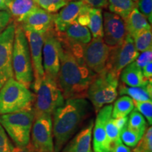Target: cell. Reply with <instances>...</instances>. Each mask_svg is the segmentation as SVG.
Returning <instances> with one entry per match:
<instances>
[{
    "label": "cell",
    "mask_w": 152,
    "mask_h": 152,
    "mask_svg": "<svg viewBox=\"0 0 152 152\" xmlns=\"http://www.w3.org/2000/svg\"><path fill=\"white\" fill-rule=\"evenodd\" d=\"M95 75L96 73L87 67L84 61L62 47L57 82L66 100L86 99L87 90Z\"/></svg>",
    "instance_id": "cell-1"
},
{
    "label": "cell",
    "mask_w": 152,
    "mask_h": 152,
    "mask_svg": "<svg viewBox=\"0 0 152 152\" xmlns=\"http://www.w3.org/2000/svg\"><path fill=\"white\" fill-rule=\"evenodd\" d=\"M91 111L86 99H68L52 115L54 152H60L73 137Z\"/></svg>",
    "instance_id": "cell-2"
},
{
    "label": "cell",
    "mask_w": 152,
    "mask_h": 152,
    "mask_svg": "<svg viewBox=\"0 0 152 152\" xmlns=\"http://www.w3.org/2000/svg\"><path fill=\"white\" fill-rule=\"evenodd\" d=\"M12 67L14 78L30 89L34 82L31 56L24 30L18 24L16 26L13 47Z\"/></svg>",
    "instance_id": "cell-3"
},
{
    "label": "cell",
    "mask_w": 152,
    "mask_h": 152,
    "mask_svg": "<svg viewBox=\"0 0 152 152\" xmlns=\"http://www.w3.org/2000/svg\"><path fill=\"white\" fill-rule=\"evenodd\" d=\"M35 94L14 77L0 88V115L33 109Z\"/></svg>",
    "instance_id": "cell-4"
},
{
    "label": "cell",
    "mask_w": 152,
    "mask_h": 152,
    "mask_svg": "<svg viewBox=\"0 0 152 152\" xmlns=\"http://www.w3.org/2000/svg\"><path fill=\"white\" fill-rule=\"evenodd\" d=\"M119 77L106 68L96 73L87 90V96L96 113L115 102L118 96Z\"/></svg>",
    "instance_id": "cell-5"
},
{
    "label": "cell",
    "mask_w": 152,
    "mask_h": 152,
    "mask_svg": "<svg viewBox=\"0 0 152 152\" xmlns=\"http://www.w3.org/2000/svg\"><path fill=\"white\" fill-rule=\"evenodd\" d=\"M35 120L33 109L0 115V125L16 147L30 144V133Z\"/></svg>",
    "instance_id": "cell-6"
},
{
    "label": "cell",
    "mask_w": 152,
    "mask_h": 152,
    "mask_svg": "<svg viewBox=\"0 0 152 152\" xmlns=\"http://www.w3.org/2000/svg\"><path fill=\"white\" fill-rule=\"evenodd\" d=\"M35 91L36 94L33 104L35 118L44 115L52 116L54 111L65 102L58 82L46 74Z\"/></svg>",
    "instance_id": "cell-7"
},
{
    "label": "cell",
    "mask_w": 152,
    "mask_h": 152,
    "mask_svg": "<svg viewBox=\"0 0 152 152\" xmlns=\"http://www.w3.org/2000/svg\"><path fill=\"white\" fill-rule=\"evenodd\" d=\"M140 52L134 46L133 38L127 34L121 45L111 47L105 68L120 77L122 70L134 61Z\"/></svg>",
    "instance_id": "cell-8"
},
{
    "label": "cell",
    "mask_w": 152,
    "mask_h": 152,
    "mask_svg": "<svg viewBox=\"0 0 152 152\" xmlns=\"http://www.w3.org/2000/svg\"><path fill=\"white\" fill-rule=\"evenodd\" d=\"M30 146L35 152H54L52 118L40 115L35 118L32 127Z\"/></svg>",
    "instance_id": "cell-9"
},
{
    "label": "cell",
    "mask_w": 152,
    "mask_h": 152,
    "mask_svg": "<svg viewBox=\"0 0 152 152\" xmlns=\"http://www.w3.org/2000/svg\"><path fill=\"white\" fill-rule=\"evenodd\" d=\"M62 47L54 29L44 34L42 63L45 74L57 81Z\"/></svg>",
    "instance_id": "cell-10"
},
{
    "label": "cell",
    "mask_w": 152,
    "mask_h": 152,
    "mask_svg": "<svg viewBox=\"0 0 152 152\" xmlns=\"http://www.w3.org/2000/svg\"><path fill=\"white\" fill-rule=\"evenodd\" d=\"M16 26L11 21L0 34V88L14 77L12 55Z\"/></svg>",
    "instance_id": "cell-11"
},
{
    "label": "cell",
    "mask_w": 152,
    "mask_h": 152,
    "mask_svg": "<svg viewBox=\"0 0 152 152\" xmlns=\"http://www.w3.org/2000/svg\"><path fill=\"white\" fill-rule=\"evenodd\" d=\"M111 50V47L104 42L102 38H92L84 45L83 59L90 69L95 73H99L105 68Z\"/></svg>",
    "instance_id": "cell-12"
},
{
    "label": "cell",
    "mask_w": 152,
    "mask_h": 152,
    "mask_svg": "<svg viewBox=\"0 0 152 152\" xmlns=\"http://www.w3.org/2000/svg\"><path fill=\"white\" fill-rule=\"evenodd\" d=\"M27 38L28 46L33 65L34 82L33 88L35 90L40 84L45 75L42 63V48L44 43V34L38 33L30 30H24Z\"/></svg>",
    "instance_id": "cell-13"
},
{
    "label": "cell",
    "mask_w": 152,
    "mask_h": 152,
    "mask_svg": "<svg viewBox=\"0 0 152 152\" xmlns=\"http://www.w3.org/2000/svg\"><path fill=\"white\" fill-rule=\"evenodd\" d=\"M124 20L118 15L104 11L103 14V40L108 46L121 45L127 35Z\"/></svg>",
    "instance_id": "cell-14"
},
{
    "label": "cell",
    "mask_w": 152,
    "mask_h": 152,
    "mask_svg": "<svg viewBox=\"0 0 152 152\" xmlns=\"http://www.w3.org/2000/svg\"><path fill=\"white\" fill-rule=\"evenodd\" d=\"M56 14L49 13L37 7L26 15L20 23L18 25H20L23 30L45 34L54 28Z\"/></svg>",
    "instance_id": "cell-15"
},
{
    "label": "cell",
    "mask_w": 152,
    "mask_h": 152,
    "mask_svg": "<svg viewBox=\"0 0 152 152\" xmlns=\"http://www.w3.org/2000/svg\"><path fill=\"white\" fill-rule=\"evenodd\" d=\"M113 105L103 106L96 114L94 123L93 134V152H109L110 143L106 132V123L111 117Z\"/></svg>",
    "instance_id": "cell-16"
},
{
    "label": "cell",
    "mask_w": 152,
    "mask_h": 152,
    "mask_svg": "<svg viewBox=\"0 0 152 152\" xmlns=\"http://www.w3.org/2000/svg\"><path fill=\"white\" fill-rule=\"evenodd\" d=\"M94 121L91 119L87 125L68 141L60 152H93L92 149V130Z\"/></svg>",
    "instance_id": "cell-17"
},
{
    "label": "cell",
    "mask_w": 152,
    "mask_h": 152,
    "mask_svg": "<svg viewBox=\"0 0 152 152\" xmlns=\"http://www.w3.org/2000/svg\"><path fill=\"white\" fill-rule=\"evenodd\" d=\"M85 2L77 0L68 2L62 8L59 13L56 14L54 19V30L57 33H63L72 23L77 20Z\"/></svg>",
    "instance_id": "cell-18"
},
{
    "label": "cell",
    "mask_w": 152,
    "mask_h": 152,
    "mask_svg": "<svg viewBox=\"0 0 152 152\" xmlns=\"http://www.w3.org/2000/svg\"><path fill=\"white\" fill-rule=\"evenodd\" d=\"M56 34L61 42L68 44L85 45L92 39V35L89 28L81 26L77 21L70 24L63 33L56 32Z\"/></svg>",
    "instance_id": "cell-19"
},
{
    "label": "cell",
    "mask_w": 152,
    "mask_h": 152,
    "mask_svg": "<svg viewBox=\"0 0 152 152\" xmlns=\"http://www.w3.org/2000/svg\"><path fill=\"white\" fill-rule=\"evenodd\" d=\"M37 7L35 0H8L7 11L10 14L13 22L20 24L26 15Z\"/></svg>",
    "instance_id": "cell-20"
},
{
    "label": "cell",
    "mask_w": 152,
    "mask_h": 152,
    "mask_svg": "<svg viewBox=\"0 0 152 152\" xmlns=\"http://www.w3.org/2000/svg\"><path fill=\"white\" fill-rule=\"evenodd\" d=\"M121 83L129 87H140L147 85L149 82L144 78L142 68L138 67L134 61L125 67L120 74Z\"/></svg>",
    "instance_id": "cell-21"
},
{
    "label": "cell",
    "mask_w": 152,
    "mask_h": 152,
    "mask_svg": "<svg viewBox=\"0 0 152 152\" xmlns=\"http://www.w3.org/2000/svg\"><path fill=\"white\" fill-rule=\"evenodd\" d=\"M124 21L127 33L132 38L136 37L143 30L151 28V25L149 24L147 19L140 12L137 7L132 9Z\"/></svg>",
    "instance_id": "cell-22"
},
{
    "label": "cell",
    "mask_w": 152,
    "mask_h": 152,
    "mask_svg": "<svg viewBox=\"0 0 152 152\" xmlns=\"http://www.w3.org/2000/svg\"><path fill=\"white\" fill-rule=\"evenodd\" d=\"M118 94L126 95L137 102L150 101L152 98V82L140 87H129L121 82L118 87Z\"/></svg>",
    "instance_id": "cell-23"
},
{
    "label": "cell",
    "mask_w": 152,
    "mask_h": 152,
    "mask_svg": "<svg viewBox=\"0 0 152 152\" xmlns=\"http://www.w3.org/2000/svg\"><path fill=\"white\" fill-rule=\"evenodd\" d=\"M89 24L87 28L90 30L93 38L103 37V11L102 9L90 8L89 12Z\"/></svg>",
    "instance_id": "cell-24"
},
{
    "label": "cell",
    "mask_w": 152,
    "mask_h": 152,
    "mask_svg": "<svg viewBox=\"0 0 152 152\" xmlns=\"http://www.w3.org/2000/svg\"><path fill=\"white\" fill-rule=\"evenodd\" d=\"M107 7L109 12L116 14L125 20L136 5L133 0H108Z\"/></svg>",
    "instance_id": "cell-25"
},
{
    "label": "cell",
    "mask_w": 152,
    "mask_h": 152,
    "mask_svg": "<svg viewBox=\"0 0 152 152\" xmlns=\"http://www.w3.org/2000/svg\"><path fill=\"white\" fill-rule=\"evenodd\" d=\"M134 108V106L132 99L126 95H123L114 102L112 107L111 118H118L128 116Z\"/></svg>",
    "instance_id": "cell-26"
},
{
    "label": "cell",
    "mask_w": 152,
    "mask_h": 152,
    "mask_svg": "<svg viewBox=\"0 0 152 152\" xmlns=\"http://www.w3.org/2000/svg\"><path fill=\"white\" fill-rule=\"evenodd\" d=\"M127 127L142 137L148 128L147 123L143 115L135 108L130 112L128 117Z\"/></svg>",
    "instance_id": "cell-27"
},
{
    "label": "cell",
    "mask_w": 152,
    "mask_h": 152,
    "mask_svg": "<svg viewBox=\"0 0 152 152\" xmlns=\"http://www.w3.org/2000/svg\"><path fill=\"white\" fill-rule=\"evenodd\" d=\"M134 46L139 52H142L152 49L151 28L143 30L133 38Z\"/></svg>",
    "instance_id": "cell-28"
},
{
    "label": "cell",
    "mask_w": 152,
    "mask_h": 152,
    "mask_svg": "<svg viewBox=\"0 0 152 152\" xmlns=\"http://www.w3.org/2000/svg\"><path fill=\"white\" fill-rule=\"evenodd\" d=\"M39 8L44 9L49 13L55 14L59 9L65 7L69 0H35Z\"/></svg>",
    "instance_id": "cell-29"
},
{
    "label": "cell",
    "mask_w": 152,
    "mask_h": 152,
    "mask_svg": "<svg viewBox=\"0 0 152 152\" xmlns=\"http://www.w3.org/2000/svg\"><path fill=\"white\" fill-rule=\"evenodd\" d=\"M120 138L122 143L130 148L135 147L139 141L141 140L140 135L129 129L127 125L120 132Z\"/></svg>",
    "instance_id": "cell-30"
},
{
    "label": "cell",
    "mask_w": 152,
    "mask_h": 152,
    "mask_svg": "<svg viewBox=\"0 0 152 152\" xmlns=\"http://www.w3.org/2000/svg\"><path fill=\"white\" fill-rule=\"evenodd\" d=\"M120 132L121 131L115 125L113 118L111 117L106 123V132L110 143V147L114 144L122 142L120 138Z\"/></svg>",
    "instance_id": "cell-31"
},
{
    "label": "cell",
    "mask_w": 152,
    "mask_h": 152,
    "mask_svg": "<svg viewBox=\"0 0 152 152\" xmlns=\"http://www.w3.org/2000/svg\"><path fill=\"white\" fill-rule=\"evenodd\" d=\"M152 152V128L150 126L147 128L145 133L142 136L141 140L133 148L132 152Z\"/></svg>",
    "instance_id": "cell-32"
},
{
    "label": "cell",
    "mask_w": 152,
    "mask_h": 152,
    "mask_svg": "<svg viewBox=\"0 0 152 152\" xmlns=\"http://www.w3.org/2000/svg\"><path fill=\"white\" fill-rule=\"evenodd\" d=\"M134 108L145 117L147 121L150 126L152 125V102L145 101V102H137L133 101Z\"/></svg>",
    "instance_id": "cell-33"
},
{
    "label": "cell",
    "mask_w": 152,
    "mask_h": 152,
    "mask_svg": "<svg viewBox=\"0 0 152 152\" xmlns=\"http://www.w3.org/2000/svg\"><path fill=\"white\" fill-rule=\"evenodd\" d=\"M137 9L147 19L149 24L152 22V0H137L135 1Z\"/></svg>",
    "instance_id": "cell-34"
},
{
    "label": "cell",
    "mask_w": 152,
    "mask_h": 152,
    "mask_svg": "<svg viewBox=\"0 0 152 152\" xmlns=\"http://www.w3.org/2000/svg\"><path fill=\"white\" fill-rule=\"evenodd\" d=\"M14 147L10 139L0 125V152H12Z\"/></svg>",
    "instance_id": "cell-35"
},
{
    "label": "cell",
    "mask_w": 152,
    "mask_h": 152,
    "mask_svg": "<svg viewBox=\"0 0 152 152\" xmlns=\"http://www.w3.org/2000/svg\"><path fill=\"white\" fill-rule=\"evenodd\" d=\"M152 60V49H148L147 51L142 52L139 54L137 58L134 61L136 65L140 68H143L148 63L151 62Z\"/></svg>",
    "instance_id": "cell-36"
},
{
    "label": "cell",
    "mask_w": 152,
    "mask_h": 152,
    "mask_svg": "<svg viewBox=\"0 0 152 152\" xmlns=\"http://www.w3.org/2000/svg\"><path fill=\"white\" fill-rule=\"evenodd\" d=\"M11 21L12 20H11V15L8 11H0V34L2 33Z\"/></svg>",
    "instance_id": "cell-37"
},
{
    "label": "cell",
    "mask_w": 152,
    "mask_h": 152,
    "mask_svg": "<svg viewBox=\"0 0 152 152\" xmlns=\"http://www.w3.org/2000/svg\"><path fill=\"white\" fill-rule=\"evenodd\" d=\"M83 1L91 8H106L108 0H83Z\"/></svg>",
    "instance_id": "cell-38"
},
{
    "label": "cell",
    "mask_w": 152,
    "mask_h": 152,
    "mask_svg": "<svg viewBox=\"0 0 152 152\" xmlns=\"http://www.w3.org/2000/svg\"><path fill=\"white\" fill-rule=\"evenodd\" d=\"M109 152H132L130 147H127L124 144L120 143L114 144L110 147Z\"/></svg>",
    "instance_id": "cell-39"
},
{
    "label": "cell",
    "mask_w": 152,
    "mask_h": 152,
    "mask_svg": "<svg viewBox=\"0 0 152 152\" xmlns=\"http://www.w3.org/2000/svg\"><path fill=\"white\" fill-rule=\"evenodd\" d=\"M142 70L144 78L148 81H152V62L148 63Z\"/></svg>",
    "instance_id": "cell-40"
},
{
    "label": "cell",
    "mask_w": 152,
    "mask_h": 152,
    "mask_svg": "<svg viewBox=\"0 0 152 152\" xmlns=\"http://www.w3.org/2000/svg\"><path fill=\"white\" fill-rule=\"evenodd\" d=\"M114 122H115V125L117 126V128L119 129L120 131L123 128H125L127 124H128V116H124V117H121L118 118H113Z\"/></svg>",
    "instance_id": "cell-41"
},
{
    "label": "cell",
    "mask_w": 152,
    "mask_h": 152,
    "mask_svg": "<svg viewBox=\"0 0 152 152\" xmlns=\"http://www.w3.org/2000/svg\"><path fill=\"white\" fill-rule=\"evenodd\" d=\"M12 152H35V151H34L33 148L31 147L30 144H29V145L27 146V147H14Z\"/></svg>",
    "instance_id": "cell-42"
},
{
    "label": "cell",
    "mask_w": 152,
    "mask_h": 152,
    "mask_svg": "<svg viewBox=\"0 0 152 152\" xmlns=\"http://www.w3.org/2000/svg\"><path fill=\"white\" fill-rule=\"evenodd\" d=\"M8 0H0V11H7V4Z\"/></svg>",
    "instance_id": "cell-43"
},
{
    "label": "cell",
    "mask_w": 152,
    "mask_h": 152,
    "mask_svg": "<svg viewBox=\"0 0 152 152\" xmlns=\"http://www.w3.org/2000/svg\"><path fill=\"white\" fill-rule=\"evenodd\" d=\"M77 1V0H69V1Z\"/></svg>",
    "instance_id": "cell-44"
},
{
    "label": "cell",
    "mask_w": 152,
    "mask_h": 152,
    "mask_svg": "<svg viewBox=\"0 0 152 152\" xmlns=\"http://www.w3.org/2000/svg\"><path fill=\"white\" fill-rule=\"evenodd\" d=\"M133 1H134V2H135V1H137V0H133Z\"/></svg>",
    "instance_id": "cell-45"
},
{
    "label": "cell",
    "mask_w": 152,
    "mask_h": 152,
    "mask_svg": "<svg viewBox=\"0 0 152 152\" xmlns=\"http://www.w3.org/2000/svg\"><path fill=\"white\" fill-rule=\"evenodd\" d=\"M144 152H149V151H144Z\"/></svg>",
    "instance_id": "cell-46"
}]
</instances>
